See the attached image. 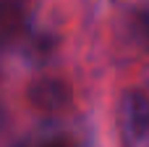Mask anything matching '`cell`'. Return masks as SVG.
<instances>
[{
    "label": "cell",
    "instance_id": "1",
    "mask_svg": "<svg viewBox=\"0 0 149 147\" xmlns=\"http://www.w3.org/2000/svg\"><path fill=\"white\" fill-rule=\"evenodd\" d=\"M123 147H149V97L144 92H126L118 108Z\"/></svg>",
    "mask_w": 149,
    "mask_h": 147
},
{
    "label": "cell",
    "instance_id": "2",
    "mask_svg": "<svg viewBox=\"0 0 149 147\" xmlns=\"http://www.w3.org/2000/svg\"><path fill=\"white\" fill-rule=\"evenodd\" d=\"M29 103L37 108V110H45V113H58V110H65L68 103H71V89L65 82L60 79H37L31 87H29Z\"/></svg>",
    "mask_w": 149,
    "mask_h": 147
},
{
    "label": "cell",
    "instance_id": "3",
    "mask_svg": "<svg viewBox=\"0 0 149 147\" xmlns=\"http://www.w3.org/2000/svg\"><path fill=\"white\" fill-rule=\"evenodd\" d=\"M24 26H26V3L0 0V42L13 39Z\"/></svg>",
    "mask_w": 149,
    "mask_h": 147
},
{
    "label": "cell",
    "instance_id": "4",
    "mask_svg": "<svg viewBox=\"0 0 149 147\" xmlns=\"http://www.w3.org/2000/svg\"><path fill=\"white\" fill-rule=\"evenodd\" d=\"M18 147H76L68 137H42V139H31V142H24Z\"/></svg>",
    "mask_w": 149,
    "mask_h": 147
},
{
    "label": "cell",
    "instance_id": "5",
    "mask_svg": "<svg viewBox=\"0 0 149 147\" xmlns=\"http://www.w3.org/2000/svg\"><path fill=\"white\" fill-rule=\"evenodd\" d=\"M136 32H139L141 42L149 47V11H144V13L136 16Z\"/></svg>",
    "mask_w": 149,
    "mask_h": 147
}]
</instances>
